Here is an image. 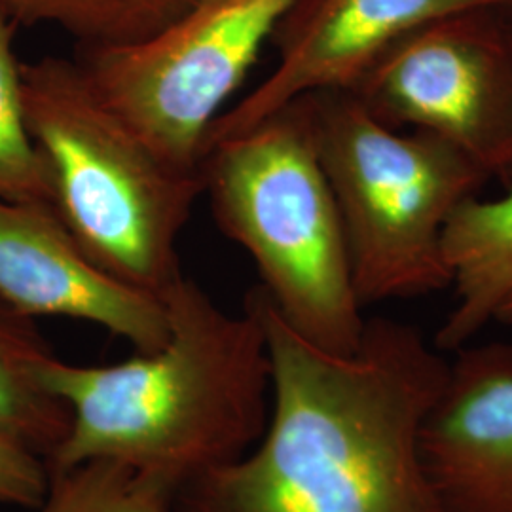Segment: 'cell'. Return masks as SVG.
<instances>
[{
    "label": "cell",
    "instance_id": "cell-1",
    "mask_svg": "<svg viewBox=\"0 0 512 512\" xmlns=\"http://www.w3.org/2000/svg\"><path fill=\"white\" fill-rule=\"evenodd\" d=\"M272 361L264 435L183 484L171 512H450L423 454L448 361L403 321L366 319L348 355L296 334L253 289Z\"/></svg>",
    "mask_w": 512,
    "mask_h": 512
},
{
    "label": "cell",
    "instance_id": "cell-2",
    "mask_svg": "<svg viewBox=\"0 0 512 512\" xmlns=\"http://www.w3.org/2000/svg\"><path fill=\"white\" fill-rule=\"evenodd\" d=\"M164 346L114 365H73L57 355L44 384L67 404L71 423L48 469L109 461L158 476L177 490L245 456L266 431L272 361L266 330L247 298L220 308L181 274L162 294Z\"/></svg>",
    "mask_w": 512,
    "mask_h": 512
},
{
    "label": "cell",
    "instance_id": "cell-3",
    "mask_svg": "<svg viewBox=\"0 0 512 512\" xmlns=\"http://www.w3.org/2000/svg\"><path fill=\"white\" fill-rule=\"evenodd\" d=\"M27 129L48 165L52 205L97 266L162 298L183 274L179 239L202 173L169 164L97 92L82 63H21Z\"/></svg>",
    "mask_w": 512,
    "mask_h": 512
},
{
    "label": "cell",
    "instance_id": "cell-4",
    "mask_svg": "<svg viewBox=\"0 0 512 512\" xmlns=\"http://www.w3.org/2000/svg\"><path fill=\"white\" fill-rule=\"evenodd\" d=\"M200 173L220 230L253 258L279 317L317 348H359L365 308L306 99L207 147Z\"/></svg>",
    "mask_w": 512,
    "mask_h": 512
},
{
    "label": "cell",
    "instance_id": "cell-5",
    "mask_svg": "<svg viewBox=\"0 0 512 512\" xmlns=\"http://www.w3.org/2000/svg\"><path fill=\"white\" fill-rule=\"evenodd\" d=\"M304 99L363 308L450 289L446 226L492 177L439 135L378 122L353 93Z\"/></svg>",
    "mask_w": 512,
    "mask_h": 512
},
{
    "label": "cell",
    "instance_id": "cell-6",
    "mask_svg": "<svg viewBox=\"0 0 512 512\" xmlns=\"http://www.w3.org/2000/svg\"><path fill=\"white\" fill-rule=\"evenodd\" d=\"M296 0H200L154 37L84 50L97 92L169 164L200 171L207 135Z\"/></svg>",
    "mask_w": 512,
    "mask_h": 512
},
{
    "label": "cell",
    "instance_id": "cell-7",
    "mask_svg": "<svg viewBox=\"0 0 512 512\" xmlns=\"http://www.w3.org/2000/svg\"><path fill=\"white\" fill-rule=\"evenodd\" d=\"M501 4L412 29L349 93L385 126L439 135L492 179L511 181L512 40Z\"/></svg>",
    "mask_w": 512,
    "mask_h": 512
},
{
    "label": "cell",
    "instance_id": "cell-8",
    "mask_svg": "<svg viewBox=\"0 0 512 512\" xmlns=\"http://www.w3.org/2000/svg\"><path fill=\"white\" fill-rule=\"evenodd\" d=\"M501 2L507 0H296L272 37L277 46L274 71L220 114L205 150L300 97L349 92L385 50L423 23Z\"/></svg>",
    "mask_w": 512,
    "mask_h": 512
},
{
    "label": "cell",
    "instance_id": "cell-9",
    "mask_svg": "<svg viewBox=\"0 0 512 512\" xmlns=\"http://www.w3.org/2000/svg\"><path fill=\"white\" fill-rule=\"evenodd\" d=\"M0 300L37 317L84 321L137 353L164 346V300L97 266L54 205L0 198Z\"/></svg>",
    "mask_w": 512,
    "mask_h": 512
},
{
    "label": "cell",
    "instance_id": "cell-10",
    "mask_svg": "<svg viewBox=\"0 0 512 512\" xmlns=\"http://www.w3.org/2000/svg\"><path fill=\"white\" fill-rule=\"evenodd\" d=\"M448 361L423 454L450 512H512V344H469Z\"/></svg>",
    "mask_w": 512,
    "mask_h": 512
},
{
    "label": "cell",
    "instance_id": "cell-11",
    "mask_svg": "<svg viewBox=\"0 0 512 512\" xmlns=\"http://www.w3.org/2000/svg\"><path fill=\"white\" fill-rule=\"evenodd\" d=\"M454 304L435 334L440 351H458L497 319L512 296V190L499 200L463 203L444 232Z\"/></svg>",
    "mask_w": 512,
    "mask_h": 512
},
{
    "label": "cell",
    "instance_id": "cell-12",
    "mask_svg": "<svg viewBox=\"0 0 512 512\" xmlns=\"http://www.w3.org/2000/svg\"><path fill=\"white\" fill-rule=\"evenodd\" d=\"M55 357L37 321L0 300V437L52 458L71 414L44 384L42 366Z\"/></svg>",
    "mask_w": 512,
    "mask_h": 512
},
{
    "label": "cell",
    "instance_id": "cell-13",
    "mask_svg": "<svg viewBox=\"0 0 512 512\" xmlns=\"http://www.w3.org/2000/svg\"><path fill=\"white\" fill-rule=\"evenodd\" d=\"M200 0H0L25 25H54L84 50L126 46L154 37Z\"/></svg>",
    "mask_w": 512,
    "mask_h": 512
},
{
    "label": "cell",
    "instance_id": "cell-14",
    "mask_svg": "<svg viewBox=\"0 0 512 512\" xmlns=\"http://www.w3.org/2000/svg\"><path fill=\"white\" fill-rule=\"evenodd\" d=\"M14 19L0 8V198L52 205V183L25 122Z\"/></svg>",
    "mask_w": 512,
    "mask_h": 512
},
{
    "label": "cell",
    "instance_id": "cell-15",
    "mask_svg": "<svg viewBox=\"0 0 512 512\" xmlns=\"http://www.w3.org/2000/svg\"><path fill=\"white\" fill-rule=\"evenodd\" d=\"M175 494L177 488L164 478L92 461L52 473L35 512H171Z\"/></svg>",
    "mask_w": 512,
    "mask_h": 512
},
{
    "label": "cell",
    "instance_id": "cell-16",
    "mask_svg": "<svg viewBox=\"0 0 512 512\" xmlns=\"http://www.w3.org/2000/svg\"><path fill=\"white\" fill-rule=\"evenodd\" d=\"M48 488L46 459L19 442L0 437V507L37 511Z\"/></svg>",
    "mask_w": 512,
    "mask_h": 512
},
{
    "label": "cell",
    "instance_id": "cell-17",
    "mask_svg": "<svg viewBox=\"0 0 512 512\" xmlns=\"http://www.w3.org/2000/svg\"><path fill=\"white\" fill-rule=\"evenodd\" d=\"M495 321H499V323H507V325H512V296L503 304V308L499 310L497 313V319Z\"/></svg>",
    "mask_w": 512,
    "mask_h": 512
},
{
    "label": "cell",
    "instance_id": "cell-18",
    "mask_svg": "<svg viewBox=\"0 0 512 512\" xmlns=\"http://www.w3.org/2000/svg\"><path fill=\"white\" fill-rule=\"evenodd\" d=\"M501 12H503V18H505V23H507V29H509V35H511L512 40V0H507V2L501 4Z\"/></svg>",
    "mask_w": 512,
    "mask_h": 512
}]
</instances>
